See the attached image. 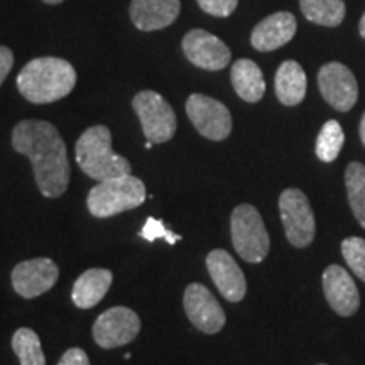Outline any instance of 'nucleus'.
<instances>
[{
  "label": "nucleus",
  "mask_w": 365,
  "mask_h": 365,
  "mask_svg": "<svg viewBox=\"0 0 365 365\" xmlns=\"http://www.w3.org/2000/svg\"><path fill=\"white\" fill-rule=\"evenodd\" d=\"M359 33H360V36H362V38L365 39V12H364L362 19H360V24H359Z\"/></svg>",
  "instance_id": "31"
},
{
  "label": "nucleus",
  "mask_w": 365,
  "mask_h": 365,
  "mask_svg": "<svg viewBox=\"0 0 365 365\" xmlns=\"http://www.w3.org/2000/svg\"><path fill=\"white\" fill-rule=\"evenodd\" d=\"M153 143H150V140H148V143H145V149H150V148H153Z\"/></svg>",
  "instance_id": "33"
},
{
  "label": "nucleus",
  "mask_w": 365,
  "mask_h": 365,
  "mask_svg": "<svg viewBox=\"0 0 365 365\" xmlns=\"http://www.w3.org/2000/svg\"><path fill=\"white\" fill-rule=\"evenodd\" d=\"M186 113L191 124L203 137L223 140L232 132V115L218 100L202 93H193L186 102Z\"/></svg>",
  "instance_id": "8"
},
{
  "label": "nucleus",
  "mask_w": 365,
  "mask_h": 365,
  "mask_svg": "<svg viewBox=\"0 0 365 365\" xmlns=\"http://www.w3.org/2000/svg\"><path fill=\"white\" fill-rule=\"evenodd\" d=\"M345 143V134L336 120H328L317 139V156L323 163H333L339 158Z\"/></svg>",
  "instance_id": "24"
},
{
  "label": "nucleus",
  "mask_w": 365,
  "mask_h": 365,
  "mask_svg": "<svg viewBox=\"0 0 365 365\" xmlns=\"http://www.w3.org/2000/svg\"><path fill=\"white\" fill-rule=\"evenodd\" d=\"M230 232L237 254L244 261L259 264L267 257L271 240L261 213L252 205L235 207L230 218Z\"/></svg>",
  "instance_id": "5"
},
{
  "label": "nucleus",
  "mask_w": 365,
  "mask_h": 365,
  "mask_svg": "<svg viewBox=\"0 0 365 365\" xmlns=\"http://www.w3.org/2000/svg\"><path fill=\"white\" fill-rule=\"evenodd\" d=\"M139 235L148 242H154L158 239H166L168 244H171V245H175L176 242L181 240L180 235L173 234L171 230H168V228L164 227V223L161 220H158V218H153V217H149L148 220H145L143 230H140Z\"/></svg>",
  "instance_id": "26"
},
{
  "label": "nucleus",
  "mask_w": 365,
  "mask_h": 365,
  "mask_svg": "<svg viewBox=\"0 0 365 365\" xmlns=\"http://www.w3.org/2000/svg\"><path fill=\"white\" fill-rule=\"evenodd\" d=\"M59 267L48 257L31 259L17 264L12 271V286L16 293L26 299L38 298L56 284Z\"/></svg>",
  "instance_id": "12"
},
{
  "label": "nucleus",
  "mask_w": 365,
  "mask_h": 365,
  "mask_svg": "<svg viewBox=\"0 0 365 365\" xmlns=\"http://www.w3.org/2000/svg\"><path fill=\"white\" fill-rule=\"evenodd\" d=\"M345 186L350 207L360 225L365 228V166L350 163L345 171Z\"/></svg>",
  "instance_id": "22"
},
{
  "label": "nucleus",
  "mask_w": 365,
  "mask_h": 365,
  "mask_svg": "<svg viewBox=\"0 0 365 365\" xmlns=\"http://www.w3.org/2000/svg\"><path fill=\"white\" fill-rule=\"evenodd\" d=\"M12 148L29 158L36 185L46 198H59L70 185L66 145L56 127L46 120H22L12 130Z\"/></svg>",
  "instance_id": "1"
},
{
  "label": "nucleus",
  "mask_w": 365,
  "mask_h": 365,
  "mask_svg": "<svg viewBox=\"0 0 365 365\" xmlns=\"http://www.w3.org/2000/svg\"><path fill=\"white\" fill-rule=\"evenodd\" d=\"M145 185L139 178L125 175L100 181L86 196L90 213L97 218H108L129 212L144 203Z\"/></svg>",
  "instance_id": "4"
},
{
  "label": "nucleus",
  "mask_w": 365,
  "mask_h": 365,
  "mask_svg": "<svg viewBox=\"0 0 365 365\" xmlns=\"http://www.w3.org/2000/svg\"><path fill=\"white\" fill-rule=\"evenodd\" d=\"M319 365H327V364H319Z\"/></svg>",
  "instance_id": "34"
},
{
  "label": "nucleus",
  "mask_w": 365,
  "mask_h": 365,
  "mask_svg": "<svg viewBox=\"0 0 365 365\" xmlns=\"http://www.w3.org/2000/svg\"><path fill=\"white\" fill-rule=\"evenodd\" d=\"M281 220L287 240L293 247H308L317 234V222L307 195L298 188H287L279 196Z\"/></svg>",
  "instance_id": "7"
},
{
  "label": "nucleus",
  "mask_w": 365,
  "mask_h": 365,
  "mask_svg": "<svg viewBox=\"0 0 365 365\" xmlns=\"http://www.w3.org/2000/svg\"><path fill=\"white\" fill-rule=\"evenodd\" d=\"M298 22L291 12H276L254 27L250 43L257 51L267 53L281 48L294 38Z\"/></svg>",
  "instance_id": "16"
},
{
  "label": "nucleus",
  "mask_w": 365,
  "mask_h": 365,
  "mask_svg": "<svg viewBox=\"0 0 365 365\" xmlns=\"http://www.w3.org/2000/svg\"><path fill=\"white\" fill-rule=\"evenodd\" d=\"M301 12L314 24L335 27L345 17L344 0H299Z\"/></svg>",
  "instance_id": "21"
},
{
  "label": "nucleus",
  "mask_w": 365,
  "mask_h": 365,
  "mask_svg": "<svg viewBox=\"0 0 365 365\" xmlns=\"http://www.w3.org/2000/svg\"><path fill=\"white\" fill-rule=\"evenodd\" d=\"M198 6L215 17H228L239 6V0H198Z\"/></svg>",
  "instance_id": "27"
},
{
  "label": "nucleus",
  "mask_w": 365,
  "mask_h": 365,
  "mask_svg": "<svg viewBox=\"0 0 365 365\" xmlns=\"http://www.w3.org/2000/svg\"><path fill=\"white\" fill-rule=\"evenodd\" d=\"M232 85L237 95L249 103L259 102L266 93V80L252 59H239L232 66Z\"/></svg>",
  "instance_id": "19"
},
{
  "label": "nucleus",
  "mask_w": 365,
  "mask_h": 365,
  "mask_svg": "<svg viewBox=\"0 0 365 365\" xmlns=\"http://www.w3.org/2000/svg\"><path fill=\"white\" fill-rule=\"evenodd\" d=\"M323 291L331 309L340 317H352L360 307V294L352 276L336 264L323 272Z\"/></svg>",
  "instance_id": "15"
},
{
  "label": "nucleus",
  "mask_w": 365,
  "mask_h": 365,
  "mask_svg": "<svg viewBox=\"0 0 365 365\" xmlns=\"http://www.w3.org/2000/svg\"><path fill=\"white\" fill-rule=\"evenodd\" d=\"M75 158L81 171L91 180H110L130 175L132 171L130 163L113 153L112 134L105 125L90 127L80 135L75 145Z\"/></svg>",
  "instance_id": "3"
},
{
  "label": "nucleus",
  "mask_w": 365,
  "mask_h": 365,
  "mask_svg": "<svg viewBox=\"0 0 365 365\" xmlns=\"http://www.w3.org/2000/svg\"><path fill=\"white\" fill-rule=\"evenodd\" d=\"M139 331V317L125 307L107 309L93 323V339L102 349H117L130 344Z\"/></svg>",
  "instance_id": "9"
},
{
  "label": "nucleus",
  "mask_w": 365,
  "mask_h": 365,
  "mask_svg": "<svg viewBox=\"0 0 365 365\" xmlns=\"http://www.w3.org/2000/svg\"><path fill=\"white\" fill-rule=\"evenodd\" d=\"M58 365H90V359L86 355L85 350L81 349H70L63 354V357L59 359Z\"/></svg>",
  "instance_id": "28"
},
{
  "label": "nucleus",
  "mask_w": 365,
  "mask_h": 365,
  "mask_svg": "<svg viewBox=\"0 0 365 365\" xmlns=\"http://www.w3.org/2000/svg\"><path fill=\"white\" fill-rule=\"evenodd\" d=\"M132 107L139 117L145 139L153 144H163L173 139L178 122L171 105L156 91H139L132 100Z\"/></svg>",
  "instance_id": "6"
},
{
  "label": "nucleus",
  "mask_w": 365,
  "mask_h": 365,
  "mask_svg": "<svg viewBox=\"0 0 365 365\" xmlns=\"http://www.w3.org/2000/svg\"><path fill=\"white\" fill-rule=\"evenodd\" d=\"M207 269L220 294L230 303H239L247 293V281L239 264L227 250L215 249L207 255Z\"/></svg>",
  "instance_id": "14"
},
{
  "label": "nucleus",
  "mask_w": 365,
  "mask_h": 365,
  "mask_svg": "<svg viewBox=\"0 0 365 365\" xmlns=\"http://www.w3.org/2000/svg\"><path fill=\"white\" fill-rule=\"evenodd\" d=\"M341 254L355 276L365 282V240L360 237H349L341 242Z\"/></svg>",
  "instance_id": "25"
},
{
  "label": "nucleus",
  "mask_w": 365,
  "mask_h": 365,
  "mask_svg": "<svg viewBox=\"0 0 365 365\" xmlns=\"http://www.w3.org/2000/svg\"><path fill=\"white\" fill-rule=\"evenodd\" d=\"M360 139H362V143L365 145V113L362 117V122H360Z\"/></svg>",
  "instance_id": "30"
},
{
  "label": "nucleus",
  "mask_w": 365,
  "mask_h": 365,
  "mask_svg": "<svg viewBox=\"0 0 365 365\" xmlns=\"http://www.w3.org/2000/svg\"><path fill=\"white\" fill-rule=\"evenodd\" d=\"M182 51L195 66L208 71L223 70L232 58L228 46L203 29H193L185 36Z\"/></svg>",
  "instance_id": "13"
},
{
  "label": "nucleus",
  "mask_w": 365,
  "mask_h": 365,
  "mask_svg": "<svg viewBox=\"0 0 365 365\" xmlns=\"http://www.w3.org/2000/svg\"><path fill=\"white\" fill-rule=\"evenodd\" d=\"M46 4H51V6H56V4H61L63 0H43Z\"/></svg>",
  "instance_id": "32"
},
{
  "label": "nucleus",
  "mask_w": 365,
  "mask_h": 365,
  "mask_svg": "<svg viewBox=\"0 0 365 365\" xmlns=\"http://www.w3.org/2000/svg\"><path fill=\"white\" fill-rule=\"evenodd\" d=\"M181 12L180 0H132L130 19L140 31H159L171 26Z\"/></svg>",
  "instance_id": "17"
},
{
  "label": "nucleus",
  "mask_w": 365,
  "mask_h": 365,
  "mask_svg": "<svg viewBox=\"0 0 365 365\" xmlns=\"http://www.w3.org/2000/svg\"><path fill=\"white\" fill-rule=\"evenodd\" d=\"M323 98L339 112H349L357 103L359 85L354 73L341 63H328L318 73Z\"/></svg>",
  "instance_id": "11"
},
{
  "label": "nucleus",
  "mask_w": 365,
  "mask_h": 365,
  "mask_svg": "<svg viewBox=\"0 0 365 365\" xmlns=\"http://www.w3.org/2000/svg\"><path fill=\"white\" fill-rule=\"evenodd\" d=\"M276 95L286 107H294L303 102L307 95V73L296 61H284L276 73Z\"/></svg>",
  "instance_id": "20"
},
{
  "label": "nucleus",
  "mask_w": 365,
  "mask_h": 365,
  "mask_svg": "<svg viewBox=\"0 0 365 365\" xmlns=\"http://www.w3.org/2000/svg\"><path fill=\"white\" fill-rule=\"evenodd\" d=\"M182 307H185L190 322L200 331L213 335L225 327V312L215 299V296L203 284L193 282L186 287L185 296H182Z\"/></svg>",
  "instance_id": "10"
},
{
  "label": "nucleus",
  "mask_w": 365,
  "mask_h": 365,
  "mask_svg": "<svg viewBox=\"0 0 365 365\" xmlns=\"http://www.w3.org/2000/svg\"><path fill=\"white\" fill-rule=\"evenodd\" d=\"M113 274L108 269H88L85 271L73 286V303L81 309L97 307L107 294L112 284Z\"/></svg>",
  "instance_id": "18"
},
{
  "label": "nucleus",
  "mask_w": 365,
  "mask_h": 365,
  "mask_svg": "<svg viewBox=\"0 0 365 365\" xmlns=\"http://www.w3.org/2000/svg\"><path fill=\"white\" fill-rule=\"evenodd\" d=\"M14 66V54L6 46H0V85L7 78Z\"/></svg>",
  "instance_id": "29"
},
{
  "label": "nucleus",
  "mask_w": 365,
  "mask_h": 365,
  "mask_svg": "<svg viewBox=\"0 0 365 365\" xmlns=\"http://www.w3.org/2000/svg\"><path fill=\"white\" fill-rule=\"evenodd\" d=\"M12 349L19 357L21 365H46V357L41 349L39 335L31 328L22 327L14 333Z\"/></svg>",
  "instance_id": "23"
},
{
  "label": "nucleus",
  "mask_w": 365,
  "mask_h": 365,
  "mask_svg": "<svg viewBox=\"0 0 365 365\" xmlns=\"http://www.w3.org/2000/svg\"><path fill=\"white\" fill-rule=\"evenodd\" d=\"M76 85V71L66 59L36 58L22 68L17 88L31 103H51L65 98Z\"/></svg>",
  "instance_id": "2"
}]
</instances>
